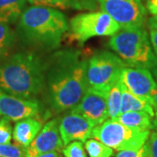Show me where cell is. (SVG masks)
<instances>
[{"label": "cell", "mask_w": 157, "mask_h": 157, "mask_svg": "<svg viewBox=\"0 0 157 157\" xmlns=\"http://www.w3.org/2000/svg\"><path fill=\"white\" fill-rule=\"evenodd\" d=\"M154 117H155V119L153 120V128L157 130V113H155Z\"/></svg>", "instance_id": "cell-33"}, {"label": "cell", "mask_w": 157, "mask_h": 157, "mask_svg": "<svg viewBox=\"0 0 157 157\" xmlns=\"http://www.w3.org/2000/svg\"><path fill=\"white\" fill-rule=\"evenodd\" d=\"M108 45L128 66L152 70L157 77V56L144 27L121 29L111 37Z\"/></svg>", "instance_id": "cell-4"}, {"label": "cell", "mask_w": 157, "mask_h": 157, "mask_svg": "<svg viewBox=\"0 0 157 157\" xmlns=\"http://www.w3.org/2000/svg\"><path fill=\"white\" fill-rule=\"evenodd\" d=\"M14 41V33L8 24L0 22V59L4 58L11 49Z\"/></svg>", "instance_id": "cell-21"}, {"label": "cell", "mask_w": 157, "mask_h": 157, "mask_svg": "<svg viewBox=\"0 0 157 157\" xmlns=\"http://www.w3.org/2000/svg\"><path fill=\"white\" fill-rule=\"evenodd\" d=\"M101 11L108 14L121 29L143 27L147 11L141 0H97Z\"/></svg>", "instance_id": "cell-8"}, {"label": "cell", "mask_w": 157, "mask_h": 157, "mask_svg": "<svg viewBox=\"0 0 157 157\" xmlns=\"http://www.w3.org/2000/svg\"><path fill=\"white\" fill-rule=\"evenodd\" d=\"M45 86V66L33 53L14 54L0 67V88L23 99L33 100Z\"/></svg>", "instance_id": "cell-2"}, {"label": "cell", "mask_w": 157, "mask_h": 157, "mask_svg": "<svg viewBox=\"0 0 157 157\" xmlns=\"http://www.w3.org/2000/svg\"><path fill=\"white\" fill-rule=\"evenodd\" d=\"M27 0H0V22L11 24L20 17Z\"/></svg>", "instance_id": "cell-18"}, {"label": "cell", "mask_w": 157, "mask_h": 157, "mask_svg": "<svg viewBox=\"0 0 157 157\" xmlns=\"http://www.w3.org/2000/svg\"><path fill=\"white\" fill-rule=\"evenodd\" d=\"M64 147L59 128V120L52 119L42 127L38 135L25 148V156L37 157L47 152H60Z\"/></svg>", "instance_id": "cell-11"}, {"label": "cell", "mask_w": 157, "mask_h": 157, "mask_svg": "<svg viewBox=\"0 0 157 157\" xmlns=\"http://www.w3.org/2000/svg\"><path fill=\"white\" fill-rule=\"evenodd\" d=\"M115 157H147L145 144L138 149H128L119 151Z\"/></svg>", "instance_id": "cell-26"}, {"label": "cell", "mask_w": 157, "mask_h": 157, "mask_svg": "<svg viewBox=\"0 0 157 157\" xmlns=\"http://www.w3.org/2000/svg\"><path fill=\"white\" fill-rule=\"evenodd\" d=\"M0 156L2 157H26L25 148L17 144H0Z\"/></svg>", "instance_id": "cell-23"}, {"label": "cell", "mask_w": 157, "mask_h": 157, "mask_svg": "<svg viewBox=\"0 0 157 157\" xmlns=\"http://www.w3.org/2000/svg\"><path fill=\"white\" fill-rule=\"evenodd\" d=\"M18 28L31 43L54 48L59 45L69 25L61 11L50 7L32 6L22 12Z\"/></svg>", "instance_id": "cell-3"}, {"label": "cell", "mask_w": 157, "mask_h": 157, "mask_svg": "<svg viewBox=\"0 0 157 157\" xmlns=\"http://www.w3.org/2000/svg\"><path fill=\"white\" fill-rule=\"evenodd\" d=\"M128 65L117 55L107 51L96 52L86 66L88 87L106 92L111 85L121 77V73Z\"/></svg>", "instance_id": "cell-6"}, {"label": "cell", "mask_w": 157, "mask_h": 157, "mask_svg": "<svg viewBox=\"0 0 157 157\" xmlns=\"http://www.w3.org/2000/svg\"><path fill=\"white\" fill-rule=\"evenodd\" d=\"M122 87L123 84L120 77L105 92L108 117L110 119H115L120 115L122 97Z\"/></svg>", "instance_id": "cell-17"}, {"label": "cell", "mask_w": 157, "mask_h": 157, "mask_svg": "<svg viewBox=\"0 0 157 157\" xmlns=\"http://www.w3.org/2000/svg\"><path fill=\"white\" fill-rule=\"evenodd\" d=\"M150 114L146 112H127L113 119L129 128L138 131H149L153 128V121Z\"/></svg>", "instance_id": "cell-16"}, {"label": "cell", "mask_w": 157, "mask_h": 157, "mask_svg": "<svg viewBox=\"0 0 157 157\" xmlns=\"http://www.w3.org/2000/svg\"><path fill=\"white\" fill-rule=\"evenodd\" d=\"M121 80L130 93L146 99L152 104V98L157 90V83L148 69L126 67L121 73Z\"/></svg>", "instance_id": "cell-9"}, {"label": "cell", "mask_w": 157, "mask_h": 157, "mask_svg": "<svg viewBox=\"0 0 157 157\" xmlns=\"http://www.w3.org/2000/svg\"><path fill=\"white\" fill-rule=\"evenodd\" d=\"M71 112L83 116L94 126L104 122L108 118L105 92L88 87L80 101L71 109Z\"/></svg>", "instance_id": "cell-10"}, {"label": "cell", "mask_w": 157, "mask_h": 157, "mask_svg": "<svg viewBox=\"0 0 157 157\" xmlns=\"http://www.w3.org/2000/svg\"><path fill=\"white\" fill-rule=\"evenodd\" d=\"M127 112H146L152 117L155 114L150 101L133 94L123 86L120 114Z\"/></svg>", "instance_id": "cell-15"}, {"label": "cell", "mask_w": 157, "mask_h": 157, "mask_svg": "<svg viewBox=\"0 0 157 157\" xmlns=\"http://www.w3.org/2000/svg\"><path fill=\"white\" fill-rule=\"evenodd\" d=\"M39 105L35 100L23 99L10 94L0 88V115L18 121L39 114Z\"/></svg>", "instance_id": "cell-12"}, {"label": "cell", "mask_w": 157, "mask_h": 157, "mask_svg": "<svg viewBox=\"0 0 157 157\" xmlns=\"http://www.w3.org/2000/svg\"><path fill=\"white\" fill-rule=\"evenodd\" d=\"M147 10L153 16L157 15V0H147Z\"/></svg>", "instance_id": "cell-29"}, {"label": "cell", "mask_w": 157, "mask_h": 157, "mask_svg": "<svg viewBox=\"0 0 157 157\" xmlns=\"http://www.w3.org/2000/svg\"><path fill=\"white\" fill-rule=\"evenodd\" d=\"M152 106L154 107V109L155 110V113H157V90L153 96V98H152Z\"/></svg>", "instance_id": "cell-32"}, {"label": "cell", "mask_w": 157, "mask_h": 157, "mask_svg": "<svg viewBox=\"0 0 157 157\" xmlns=\"http://www.w3.org/2000/svg\"><path fill=\"white\" fill-rule=\"evenodd\" d=\"M85 149L89 157H112L113 149L96 139H88L85 141Z\"/></svg>", "instance_id": "cell-19"}, {"label": "cell", "mask_w": 157, "mask_h": 157, "mask_svg": "<svg viewBox=\"0 0 157 157\" xmlns=\"http://www.w3.org/2000/svg\"><path fill=\"white\" fill-rule=\"evenodd\" d=\"M145 147L147 157H157V131L150 133Z\"/></svg>", "instance_id": "cell-25"}, {"label": "cell", "mask_w": 157, "mask_h": 157, "mask_svg": "<svg viewBox=\"0 0 157 157\" xmlns=\"http://www.w3.org/2000/svg\"><path fill=\"white\" fill-rule=\"evenodd\" d=\"M12 127L10 120L3 117L0 120V144L11 143L12 139Z\"/></svg>", "instance_id": "cell-24"}, {"label": "cell", "mask_w": 157, "mask_h": 157, "mask_svg": "<svg viewBox=\"0 0 157 157\" xmlns=\"http://www.w3.org/2000/svg\"><path fill=\"white\" fill-rule=\"evenodd\" d=\"M148 26L149 28H157V15L148 19Z\"/></svg>", "instance_id": "cell-31"}, {"label": "cell", "mask_w": 157, "mask_h": 157, "mask_svg": "<svg viewBox=\"0 0 157 157\" xmlns=\"http://www.w3.org/2000/svg\"><path fill=\"white\" fill-rule=\"evenodd\" d=\"M37 157H62V155H60V152L52 151L42 154V155H39Z\"/></svg>", "instance_id": "cell-30"}, {"label": "cell", "mask_w": 157, "mask_h": 157, "mask_svg": "<svg viewBox=\"0 0 157 157\" xmlns=\"http://www.w3.org/2000/svg\"><path fill=\"white\" fill-rule=\"evenodd\" d=\"M42 122L34 117L17 121L12 131V138L18 146L26 148L42 128Z\"/></svg>", "instance_id": "cell-14"}, {"label": "cell", "mask_w": 157, "mask_h": 157, "mask_svg": "<svg viewBox=\"0 0 157 157\" xmlns=\"http://www.w3.org/2000/svg\"><path fill=\"white\" fill-rule=\"evenodd\" d=\"M64 157H87L83 143L74 140L66 145L62 149Z\"/></svg>", "instance_id": "cell-22"}, {"label": "cell", "mask_w": 157, "mask_h": 157, "mask_svg": "<svg viewBox=\"0 0 157 157\" xmlns=\"http://www.w3.org/2000/svg\"><path fill=\"white\" fill-rule=\"evenodd\" d=\"M150 131H138L129 128L119 121L109 119L95 126L91 137L100 140L114 150L138 149L146 143Z\"/></svg>", "instance_id": "cell-5"}, {"label": "cell", "mask_w": 157, "mask_h": 157, "mask_svg": "<svg viewBox=\"0 0 157 157\" xmlns=\"http://www.w3.org/2000/svg\"><path fill=\"white\" fill-rule=\"evenodd\" d=\"M149 39H150V42H151L154 52L157 56V28H150Z\"/></svg>", "instance_id": "cell-28"}, {"label": "cell", "mask_w": 157, "mask_h": 157, "mask_svg": "<svg viewBox=\"0 0 157 157\" xmlns=\"http://www.w3.org/2000/svg\"><path fill=\"white\" fill-rule=\"evenodd\" d=\"M95 126L83 116L70 113L59 120V128L64 146L74 140L85 142L91 138L92 131Z\"/></svg>", "instance_id": "cell-13"}, {"label": "cell", "mask_w": 157, "mask_h": 157, "mask_svg": "<svg viewBox=\"0 0 157 157\" xmlns=\"http://www.w3.org/2000/svg\"><path fill=\"white\" fill-rule=\"evenodd\" d=\"M0 157H2V156H0Z\"/></svg>", "instance_id": "cell-34"}, {"label": "cell", "mask_w": 157, "mask_h": 157, "mask_svg": "<svg viewBox=\"0 0 157 157\" xmlns=\"http://www.w3.org/2000/svg\"><path fill=\"white\" fill-rule=\"evenodd\" d=\"M121 30L120 25L103 11L78 14L70 20L68 31L73 39L84 43L94 37L113 36Z\"/></svg>", "instance_id": "cell-7"}, {"label": "cell", "mask_w": 157, "mask_h": 157, "mask_svg": "<svg viewBox=\"0 0 157 157\" xmlns=\"http://www.w3.org/2000/svg\"><path fill=\"white\" fill-rule=\"evenodd\" d=\"M78 3L79 10L94 11L98 9L97 0H76Z\"/></svg>", "instance_id": "cell-27"}, {"label": "cell", "mask_w": 157, "mask_h": 157, "mask_svg": "<svg viewBox=\"0 0 157 157\" xmlns=\"http://www.w3.org/2000/svg\"><path fill=\"white\" fill-rule=\"evenodd\" d=\"M87 59L80 51L64 50L51 57L45 65V84L52 110H71L88 88Z\"/></svg>", "instance_id": "cell-1"}, {"label": "cell", "mask_w": 157, "mask_h": 157, "mask_svg": "<svg viewBox=\"0 0 157 157\" xmlns=\"http://www.w3.org/2000/svg\"><path fill=\"white\" fill-rule=\"evenodd\" d=\"M32 6H45L54 9L67 10L69 8L79 10L76 0H27Z\"/></svg>", "instance_id": "cell-20"}]
</instances>
